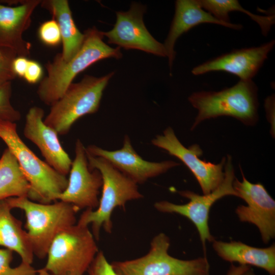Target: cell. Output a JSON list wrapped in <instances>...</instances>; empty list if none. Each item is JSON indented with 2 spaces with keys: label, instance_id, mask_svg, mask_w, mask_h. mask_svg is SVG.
<instances>
[{
  "label": "cell",
  "instance_id": "cell-7",
  "mask_svg": "<svg viewBox=\"0 0 275 275\" xmlns=\"http://www.w3.org/2000/svg\"><path fill=\"white\" fill-rule=\"evenodd\" d=\"M94 238L88 226L66 228L50 244L44 268L56 275H84L99 251Z\"/></svg>",
  "mask_w": 275,
  "mask_h": 275
},
{
  "label": "cell",
  "instance_id": "cell-25",
  "mask_svg": "<svg viewBox=\"0 0 275 275\" xmlns=\"http://www.w3.org/2000/svg\"><path fill=\"white\" fill-rule=\"evenodd\" d=\"M12 90L11 82L0 86V120L16 123L20 120L21 114L11 102Z\"/></svg>",
  "mask_w": 275,
  "mask_h": 275
},
{
  "label": "cell",
  "instance_id": "cell-11",
  "mask_svg": "<svg viewBox=\"0 0 275 275\" xmlns=\"http://www.w3.org/2000/svg\"><path fill=\"white\" fill-rule=\"evenodd\" d=\"M240 170L242 180L235 177L233 186L237 197L243 199L247 205L238 206L236 213L241 222L255 225L263 241L267 243L275 236V201L263 184L250 182Z\"/></svg>",
  "mask_w": 275,
  "mask_h": 275
},
{
  "label": "cell",
  "instance_id": "cell-28",
  "mask_svg": "<svg viewBox=\"0 0 275 275\" xmlns=\"http://www.w3.org/2000/svg\"><path fill=\"white\" fill-rule=\"evenodd\" d=\"M87 272L89 275H118L102 251L97 253Z\"/></svg>",
  "mask_w": 275,
  "mask_h": 275
},
{
  "label": "cell",
  "instance_id": "cell-14",
  "mask_svg": "<svg viewBox=\"0 0 275 275\" xmlns=\"http://www.w3.org/2000/svg\"><path fill=\"white\" fill-rule=\"evenodd\" d=\"M86 149L90 154L106 160L136 184L143 183L180 165L173 160L151 162L144 160L133 149L127 135L124 138L123 147L118 150L109 151L94 145H89Z\"/></svg>",
  "mask_w": 275,
  "mask_h": 275
},
{
  "label": "cell",
  "instance_id": "cell-22",
  "mask_svg": "<svg viewBox=\"0 0 275 275\" xmlns=\"http://www.w3.org/2000/svg\"><path fill=\"white\" fill-rule=\"evenodd\" d=\"M30 188L17 159L6 148L0 158V200L28 197Z\"/></svg>",
  "mask_w": 275,
  "mask_h": 275
},
{
  "label": "cell",
  "instance_id": "cell-16",
  "mask_svg": "<svg viewBox=\"0 0 275 275\" xmlns=\"http://www.w3.org/2000/svg\"><path fill=\"white\" fill-rule=\"evenodd\" d=\"M274 43L272 40L258 47L231 51L195 67L191 73L198 75L224 71L238 76L240 80H251L267 58Z\"/></svg>",
  "mask_w": 275,
  "mask_h": 275
},
{
  "label": "cell",
  "instance_id": "cell-6",
  "mask_svg": "<svg viewBox=\"0 0 275 275\" xmlns=\"http://www.w3.org/2000/svg\"><path fill=\"white\" fill-rule=\"evenodd\" d=\"M113 75L114 72L100 77L86 75L80 81L72 82L50 106L44 123L59 135L68 133L79 118L97 112L103 91Z\"/></svg>",
  "mask_w": 275,
  "mask_h": 275
},
{
  "label": "cell",
  "instance_id": "cell-5",
  "mask_svg": "<svg viewBox=\"0 0 275 275\" xmlns=\"http://www.w3.org/2000/svg\"><path fill=\"white\" fill-rule=\"evenodd\" d=\"M86 152L89 168L96 169L101 174L102 195L96 209H86L77 222L86 226L91 224L92 233L95 238L98 239L102 227L107 232H111V217L115 208L124 207L127 202L141 199L143 195L135 182L106 160Z\"/></svg>",
  "mask_w": 275,
  "mask_h": 275
},
{
  "label": "cell",
  "instance_id": "cell-23",
  "mask_svg": "<svg viewBox=\"0 0 275 275\" xmlns=\"http://www.w3.org/2000/svg\"><path fill=\"white\" fill-rule=\"evenodd\" d=\"M203 9L219 20L230 23L229 13L239 11L245 13L260 26L262 34L266 36L274 23V15L260 16L244 9L237 0H199Z\"/></svg>",
  "mask_w": 275,
  "mask_h": 275
},
{
  "label": "cell",
  "instance_id": "cell-12",
  "mask_svg": "<svg viewBox=\"0 0 275 275\" xmlns=\"http://www.w3.org/2000/svg\"><path fill=\"white\" fill-rule=\"evenodd\" d=\"M145 6L132 3L129 10L116 12V21L113 28L103 32L108 43L125 49H138L160 57H167L162 44L149 33L143 21Z\"/></svg>",
  "mask_w": 275,
  "mask_h": 275
},
{
  "label": "cell",
  "instance_id": "cell-1",
  "mask_svg": "<svg viewBox=\"0 0 275 275\" xmlns=\"http://www.w3.org/2000/svg\"><path fill=\"white\" fill-rule=\"evenodd\" d=\"M84 34L82 45L72 58L65 61L59 53L45 64L47 75L40 81L37 90L45 104L51 106L59 100L76 75L92 64L107 58L122 57L120 47H111L103 41V32L93 26Z\"/></svg>",
  "mask_w": 275,
  "mask_h": 275
},
{
  "label": "cell",
  "instance_id": "cell-18",
  "mask_svg": "<svg viewBox=\"0 0 275 275\" xmlns=\"http://www.w3.org/2000/svg\"><path fill=\"white\" fill-rule=\"evenodd\" d=\"M205 23L219 24L234 30H240L242 27L239 24L227 23L218 20L202 8L199 0L176 1L174 16L163 43L170 69L175 59L174 46L178 38L191 28Z\"/></svg>",
  "mask_w": 275,
  "mask_h": 275
},
{
  "label": "cell",
  "instance_id": "cell-20",
  "mask_svg": "<svg viewBox=\"0 0 275 275\" xmlns=\"http://www.w3.org/2000/svg\"><path fill=\"white\" fill-rule=\"evenodd\" d=\"M41 6L52 15L59 27L62 37V58L68 61L80 49L85 35L77 28L67 0L41 1Z\"/></svg>",
  "mask_w": 275,
  "mask_h": 275
},
{
  "label": "cell",
  "instance_id": "cell-2",
  "mask_svg": "<svg viewBox=\"0 0 275 275\" xmlns=\"http://www.w3.org/2000/svg\"><path fill=\"white\" fill-rule=\"evenodd\" d=\"M0 139L17 159L30 188L28 198L48 204L58 200L65 190L68 178L40 159L21 139L16 123L0 120Z\"/></svg>",
  "mask_w": 275,
  "mask_h": 275
},
{
  "label": "cell",
  "instance_id": "cell-32",
  "mask_svg": "<svg viewBox=\"0 0 275 275\" xmlns=\"http://www.w3.org/2000/svg\"><path fill=\"white\" fill-rule=\"evenodd\" d=\"M251 268L250 266L239 265L238 266L232 264L227 273V275H242L245 271Z\"/></svg>",
  "mask_w": 275,
  "mask_h": 275
},
{
  "label": "cell",
  "instance_id": "cell-30",
  "mask_svg": "<svg viewBox=\"0 0 275 275\" xmlns=\"http://www.w3.org/2000/svg\"><path fill=\"white\" fill-rule=\"evenodd\" d=\"M29 60L27 57L17 56L13 61L12 68L15 75L23 77Z\"/></svg>",
  "mask_w": 275,
  "mask_h": 275
},
{
  "label": "cell",
  "instance_id": "cell-33",
  "mask_svg": "<svg viewBox=\"0 0 275 275\" xmlns=\"http://www.w3.org/2000/svg\"><path fill=\"white\" fill-rule=\"evenodd\" d=\"M36 275H56L51 273L46 270L44 267L37 270V273Z\"/></svg>",
  "mask_w": 275,
  "mask_h": 275
},
{
  "label": "cell",
  "instance_id": "cell-17",
  "mask_svg": "<svg viewBox=\"0 0 275 275\" xmlns=\"http://www.w3.org/2000/svg\"><path fill=\"white\" fill-rule=\"evenodd\" d=\"M41 2L40 0L21 1L15 6L0 2V49H10L17 56H30L31 44L23 39V34L30 27L32 14Z\"/></svg>",
  "mask_w": 275,
  "mask_h": 275
},
{
  "label": "cell",
  "instance_id": "cell-19",
  "mask_svg": "<svg viewBox=\"0 0 275 275\" xmlns=\"http://www.w3.org/2000/svg\"><path fill=\"white\" fill-rule=\"evenodd\" d=\"M212 246L222 259L239 265H253L265 270L270 275H275V245L259 248L240 241L224 242L214 240Z\"/></svg>",
  "mask_w": 275,
  "mask_h": 275
},
{
  "label": "cell",
  "instance_id": "cell-3",
  "mask_svg": "<svg viewBox=\"0 0 275 275\" xmlns=\"http://www.w3.org/2000/svg\"><path fill=\"white\" fill-rule=\"evenodd\" d=\"M257 87L251 80H240L232 87L218 92L193 93L188 100L198 113L191 128L201 122L221 116L233 117L248 126L258 120Z\"/></svg>",
  "mask_w": 275,
  "mask_h": 275
},
{
  "label": "cell",
  "instance_id": "cell-15",
  "mask_svg": "<svg viewBox=\"0 0 275 275\" xmlns=\"http://www.w3.org/2000/svg\"><path fill=\"white\" fill-rule=\"evenodd\" d=\"M44 111L33 106L26 116L23 134L40 150L46 162L60 174L69 173L72 160L62 147L58 133L44 122Z\"/></svg>",
  "mask_w": 275,
  "mask_h": 275
},
{
  "label": "cell",
  "instance_id": "cell-24",
  "mask_svg": "<svg viewBox=\"0 0 275 275\" xmlns=\"http://www.w3.org/2000/svg\"><path fill=\"white\" fill-rule=\"evenodd\" d=\"M13 252L7 249H0V275H36L37 270L31 264L21 262L17 266L12 267Z\"/></svg>",
  "mask_w": 275,
  "mask_h": 275
},
{
  "label": "cell",
  "instance_id": "cell-10",
  "mask_svg": "<svg viewBox=\"0 0 275 275\" xmlns=\"http://www.w3.org/2000/svg\"><path fill=\"white\" fill-rule=\"evenodd\" d=\"M151 143L180 160L196 178L203 195L212 192L223 181L225 177L223 169L226 157H223L217 164L201 160L199 157L202 154V151L200 146L193 145L186 148L171 127H167L162 134L156 135L152 140Z\"/></svg>",
  "mask_w": 275,
  "mask_h": 275
},
{
  "label": "cell",
  "instance_id": "cell-26",
  "mask_svg": "<svg viewBox=\"0 0 275 275\" xmlns=\"http://www.w3.org/2000/svg\"><path fill=\"white\" fill-rule=\"evenodd\" d=\"M38 35L40 41L48 46L55 47L62 42L59 25L53 18L43 22L40 25Z\"/></svg>",
  "mask_w": 275,
  "mask_h": 275
},
{
  "label": "cell",
  "instance_id": "cell-9",
  "mask_svg": "<svg viewBox=\"0 0 275 275\" xmlns=\"http://www.w3.org/2000/svg\"><path fill=\"white\" fill-rule=\"evenodd\" d=\"M224 169L223 181L210 194L200 195L192 191L182 190L179 191V194L189 200L186 204H176L167 201H159L154 204L155 208L159 211L177 213L190 220L197 229L205 253L206 241L212 242L214 240L210 233L208 226L211 207L216 201L224 197H237L233 186L235 176L232 158L230 155H227Z\"/></svg>",
  "mask_w": 275,
  "mask_h": 275
},
{
  "label": "cell",
  "instance_id": "cell-29",
  "mask_svg": "<svg viewBox=\"0 0 275 275\" xmlns=\"http://www.w3.org/2000/svg\"><path fill=\"white\" fill-rule=\"evenodd\" d=\"M43 68L40 64L34 60H29L23 78L29 84H36L42 79Z\"/></svg>",
  "mask_w": 275,
  "mask_h": 275
},
{
  "label": "cell",
  "instance_id": "cell-8",
  "mask_svg": "<svg viewBox=\"0 0 275 275\" xmlns=\"http://www.w3.org/2000/svg\"><path fill=\"white\" fill-rule=\"evenodd\" d=\"M170 238L160 233L152 239L146 255L136 259L114 261L111 265L118 275H210L206 256L181 260L168 253Z\"/></svg>",
  "mask_w": 275,
  "mask_h": 275
},
{
  "label": "cell",
  "instance_id": "cell-31",
  "mask_svg": "<svg viewBox=\"0 0 275 275\" xmlns=\"http://www.w3.org/2000/svg\"><path fill=\"white\" fill-rule=\"evenodd\" d=\"M264 107L267 114L268 121L272 125L274 124V96L272 95L268 97L265 100Z\"/></svg>",
  "mask_w": 275,
  "mask_h": 275
},
{
  "label": "cell",
  "instance_id": "cell-21",
  "mask_svg": "<svg viewBox=\"0 0 275 275\" xmlns=\"http://www.w3.org/2000/svg\"><path fill=\"white\" fill-rule=\"evenodd\" d=\"M12 209L7 199L0 200V246L16 253L21 262L32 264L34 255L27 232Z\"/></svg>",
  "mask_w": 275,
  "mask_h": 275
},
{
  "label": "cell",
  "instance_id": "cell-4",
  "mask_svg": "<svg viewBox=\"0 0 275 275\" xmlns=\"http://www.w3.org/2000/svg\"><path fill=\"white\" fill-rule=\"evenodd\" d=\"M11 207L23 211L25 226L34 256L43 259L50 244L61 231L76 224V213L79 210L73 205L61 201L41 203L28 197L7 199Z\"/></svg>",
  "mask_w": 275,
  "mask_h": 275
},
{
  "label": "cell",
  "instance_id": "cell-27",
  "mask_svg": "<svg viewBox=\"0 0 275 275\" xmlns=\"http://www.w3.org/2000/svg\"><path fill=\"white\" fill-rule=\"evenodd\" d=\"M17 56L16 52L10 49H0V86L11 82L16 77L13 70L12 63Z\"/></svg>",
  "mask_w": 275,
  "mask_h": 275
},
{
  "label": "cell",
  "instance_id": "cell-13",
  "mask_svg": "<svg viewBox=\"0 0 275 275\" xmlns=\"http://www.w3.org/2000/svg\"><path fill=\"white\" fill-rule=\"evenodd\" d=\"M102 185L101 174L98 170L89 168L86 147L77 139L68 184L58 200L71 204L79 210L84 208L93 210L98 206V195Z\"/></svg>",
  "mask_w": 275,
  "mask_h": 275
},
{
  "label": "cell",
  "instance_id": "cell-34",
  "mask_svg": "<svg viewBox=\"0 0 275 275\" xmlns=\"http://www.w3.org/2000/svg\"><path fill=\"white\" fill-rule=\"evenodd\" d=\"M242 275H256L251 268L245 271Z\"/></svg>",
  "mask_w": 275,
  "mask_h": 275
}]
</instances>
